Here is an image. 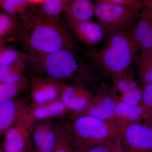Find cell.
Here are the masks:
<instances>
[{"instance_id": "1f68e13d", "label": "cell", "mask_w": 152, "mask_h": 152, "mask_svg": "<svg viewBox=\"0 0 152 152\" xmlns=\"http://www.w3.org/2000/svg\"><path fill=\"white\" fill-rule=\"evenodd\" d=\"M30 152H40L39 151H37V150L35 149L34 150V151H31Z\"/></svg>"}, {"instance_id": "f546056e", "label": "cell", "mask_w": 152, "mask_h": 152, "mask_svg": "<svg viewBox=\"0 0 152 152\" xmlns=\"http://www.w3.org/2000/svg\"><path fill=\"white\" fill-rule=\"evenodd\" d=\"M115 134L110 137L103 143L93 147L86 152H111L113 138Z\"/></svg>"}, {"instance_id": "4dcf8cb0", "label": "cell", "mask_w": 152, "mask_h": 152, "mask_svg": "<svg viewBox=\"0 0 152 152\" xmlns=\"http://www.w3.org/2000/svg\"><path fill=\"white\" fill-rule=\"evenodd\" d=\"M31 149H26L24 150V151H23L21 152H30L31 151Z\"/></svg>"}, {"instance_id": "30bf717a", "label": "cell", "mask_w": 152, "mask_h": 152, "mask_svg": "<svg viewBox=\"0 0 152 152\" xmlns=\"http://www.w3.org/2000/svg\"><path fill=\"white\" fill-rule=\"evenodd\" d=\"M126 152H152V126L145 123L132 125L121 133Z\"/></svg>"}, {"instance_id": "7a4b0ae2", "label": "cell", "mask_w": 152, "mask_h": 152, "mask_svg": "<svg viewBox=\"0 0 152 152\" xmlns=\"http://www.w3.org/2000/svg\"><path fill=\"white\" fill-rule=\"evenodd\" d=\"M77 52L62 49L48 54L28 55L30 74L61 81L85 84L92 87L102 79Z\"/></svg>"}, {"instance_id": "4316f807", "label": "cell", "mask_w": 152, "mask_h": 152, "mask_svg": "<svg viewBox=\"0 0 152 152\" xmlns=\"http://www.w3.org/2000/svg\"><path fill=\"white\" fill-rule=\"evenodd\" d=\"M142 110V118L152 126V83L144 87L143 94L140 105Z\"/></svg>"}, {"instance_id": "4fadbf2b", "label": "cell", "mask_w": 152, "mask_h": 152, "mask_svg": "<svg viewBox=\"0 0 152 152\" xmlns=\"http://www.w3.org/2000/svg\"><path fill=\"white\" fill-rule=\"evenodd\" d=\"M93 96L92 92L86 85L73 83L66 85L61 99L72 115L83 110L90 103Z\"/></svg>"}, {"instance_id": "e0dca14e", "label": "cell", "mask_w": 152, "mask_h": 152, "mask_svg": "<svg viewBox=\"0 0 152 152\" xmlns=\"http://www.w3.org/2000/svg\"><path fill=\"white\" fill-rule=\"evenodd\" d=\"M94 17V3L89 0H67L64 9L62 21L83 22L92 20Z\"/></svg>"}, {"instance_id": "cb8c5ba5", "label": "cell", "mask_w": 152, "mask_h": 152, "mask_svg": "<svg viewBox=\"0 0 152 152\" xmlns=\"http://www.w3.org/2000/svg\"><path fill=\"white\" fill-rule=\"evenodd\" d=\"M53 152H75L69 122L57 123V142Z\"/></svg>"}, {"instance_id": "ac0fdd59", "label": "cell", "mask_w": 152, "mask_h": 152, "mask_svg": "<svg viewBox=\"0 0 152 152\" xmlns=\"http://www.w3.org/2000/svg\"><path fill=\"white\" fill-rule=\"evenodd\" d=\"M142 110L140 105H131L120 101L116 110L114 122L119 132L122 133L132 125L142 124Z\"/></svg>"}, {"instance_id": "44dd1931", "label": "cell", "mask_w": 152, "mask_h": 152, "mask_svg": "<svg viewBox=\"0 0 152 152\" xmlns=\"http://www.w3.org/2000/svg\"><path fill=\"white\" fill-rule=\"evenodd\" d=\"M0 8L3 12L18 16L23 21L28 18L32 12L30 0H1Z\"/></svg>"}, {"instance_id": "5b68a950", "label": "cell", "mask_w": 152, "mask_h": 152, "mask_svg": "<svg viewBox=\"0 0 152 152\" xmlns=\"http://www.w3.org/2000/svg\"><path fill=\"white\" fill-rule=\"evenodd\" d=\"M94 17L104 30L106 39L135 26L140 11L109 2L95 1Z\"/></svg>"}, {"instance_id": "f1b7e54d", "label": "cell", "mask_w": 152, "mask_h": 152, "mask_svg": "<svg viewBox=\"0 0 152 152\" xmlns=\"http://www.w3.org/2000/svg\"><path fill=\"white\" fill-rule=\"evenodd\" d=\"M111 152H126L123 145L121 133L118 132L114 135Z\"/></svg>"}, {"instance_id": "7402d4cb", "label": "cell", "mask_w": 152, "mask_h": 152, "mask_svg": "<svg viewBox=\"0 0 152 152\" xmlns=\"http://www.w3.org/2000/svg\"><path fill=\"white\" fill-rule=\"evenodd\" d=\"M29 67L28 61H23L14 64L0 66V83H14L23 78L27 75Z\"/></svg>"}, {"instance_id": "6da1fadb", "label": "cell", "mask_w": 152, "mask_h": 152, "mask_svg": "<svg viewBox=\"0 0 152 152\" xmlns=\"http://www.w3.org/2000/svg\"><path fill=\"white\" fill-rule=\"evenodd\" d=\"M135 26L106 39L99 48L83 49L81 52L102 80H113L137 62L140 48L135 38Z\"/></svg>"}, {"instance_id": "8fae6325", "label": "cell", "mask_w": 152, "mask_h": 152, "mask_svg": "<svg viewBox=\"0 0 152 152\" xmlns=\"http://www.w3.org/2000/svg\"><path fill=\"white\" fill-rule=\"evenodd\" d=\"M32 12L28 18L23 22L32 21L49 24L64 23L62 15L67 0L32 1Z\"/></svg>"}, {"instance_id": "603a6c76", "label": "cell", "mask_w": 152, "mask_h": 152, "mask_svg": "<svg viewBox=\"0 0 152 152\" xmlns=\"http://www.w3.org/2000/svg\"><path fill=\"white\" fill-rule=\"evenodd\" d=\"M144 87L134 75L133 69L131 70L129 88L126 92L119 95L120 100L134 106L140 105L143 94Z\"/></svg>"}, {"instance_id": "2e32d148", "label": "cell", "mask_w": 152, "mask_h": 152, "mask_svg": "<svg viewBox=\"0 0 152 152\" xmlns=\"http://www.w3.org/2000/svg\"><path fill=\"white\" fill-rule=\"evenodd\" d=\"M29 113L37 121L60 118L68 114L72 115L61 98L42 103L32 102L29 105Z\"/></svg>"}, {"instance_id": "7c38bea8", "label": "cell", "mask_w": 152, "mask_h": 152, "mask_svg": "<svg viewBox=\"0 0 152 152\" xmlns=\"http://www.w3.org/2000/svg\"><path fill=\"white\" fill-rule=\"evenodd\" d=\"M143 2L134 30L135 38L140 48L138 60L152 51V0Z\"/></svg>"}, {"instance_id": "5bb4252c", "label": "cell", "mask_w": 152, "mask_h": 152, "mask_svg": "<svg viewBox=\"0 0 152 152\" xmlns=\"http://www.w3.org/2000/svg\"><path fill=\"white\" fill-rule=\"evenodd\" d=\"M29 110V105L26 100L17 97L0 103V135L3 137Z\"/></svg>"}, {"instance_id": "ffe728a7", "label": "cell", "mask_w": 152, "mask_h": 152, "mask_svg": "<svg viewBox=\"0 0 152 152\" xmlns=\"http://www.w3.org/2000/svg\"><path fill=\"white\" fill-rule=\"evenodd\" d=\"M30 74L20 80L14 83H0V103L18 96L29 90Z\"/></svg>"}, {"instance_id": "9a60e30c", "label": "cell", "mask_w": 152, "mask_h": 152, "mask_svg": "<svg viewBox=\"0 0 152 152\" xmlns=\"http://www.w3.org/2000/svg\"><path fill=\"white\" fill-rule=\"evenodd\" d=\"M57 125L53 120L36 124L32 134L35 150L40 152H53L57 142Z\"/></svg>"}, {"instance_id": "9c48e42d", "label": "cell", "mask_w": 152, "mask_h": 152, "mask_svg": "<svg viewBox=\"0 0 152 152\" xmlns=\"http://www.w3.org/2000/svg\"><path fill=\"white\" fill-rule=\"evenodd\" d=\"M64 24L75 40L83 44L88 50L95 48L105 40L104 31L97 22L88 20L68 22Z\"/></svg>"}, {"instance_id": "ba28073f", "label": "cell", "mask_w": 152, "mask_h": 152, "mask_svg": "<svg viewBox=\"0 0 152 152\" xmlns=\"http://www.w3.org/2000/svg\"><path fill=\"white\" fill-rule=\"evenodd\" d=\"M30 74L29 91L33 102L42 103L61 98L66 83L39 75Z\"/></svg>"}, {"instance_id": "d4e9b609", "label": "cell", "mask_w": 152, "mask_h": 152, "mask_svg": "<svg viewBox=\"0 0 152 152\" xmlns=\"http://www.w3.org/2000/svg\"><path fill=\"white\" fill-rule=\"evenodd\" d=\"M28 60V55L14 45L8 43L0 45V66H10Z\"/></svg>"}, {"instance_id": "3957f363", "label": "cell", "mask_w": 152, "mask_h": 152, "mask_svg": "<svg viewBox=\"0 0 152 152\" xmlns=\"http://www.w3.org/2000/svg\"><path fill=\"white\" fill-rule=\"evenodd\" d=\"M10 42L16 43L27 55L50 53L62 49L81 52L83 49L77 45L64 23L23 22Z\"/></svg>"}, {"instance_id": "83f0119b", "label": "cell", "mask_w": 152, "mask_h": 152, "mask_svg": "<svg viewBox=\"0 0 152 152\" xmlns=\"http://www.w3.org/2000/svg\"><path fill=\"white\" fill-rule=\"evenodd\" d=\"M109 2L130 8L141 11L144 7L143 1L140 0H106Z\"/></svg>"}, {"instance_id": "52a82bcc", "label": "cell", "mask_w": 152, "mask_h": 152, "mask_svg": "<svg viewBox=\"0 0 152 152\" xmlns=\"http://www.w3.org/2000/svg\"><path fill=\"white\" fill-rule=\"evenodd\" d=\"M37 121L28 112L6 132L1 152H21L31 149V137Z\"/></svg>"}, {"instance_id": "277c9868", "label": "cell", "mask_w": 152, "mask_h": 152, "mask_svg": "<svg viewBox=\"0 0 152 152\" xmlns=\"http://www.w3.org/2000/svg\"><path fill=\"white\" fill-rule=\"evenodd\" d=\"M72 120L69 125L75 152H86L118 132L114 123L94 117L84 116Z\"/></svg>"}, {"instance_id": "d6986e66", "label": "cell", "mask_w": 152, "mask_h": 152, "mask_svg": "<svg viewBox=\"0 0 152 152\" xmlns=\"http://www.w3.org/2000/svg\"><path fill=\"white\" fill-rule=\"evenodd\" d=\"M23 24L16 15L1 11L0 13V45L8 43L17 34Z\"/></svg>"}, {"instance_id": "8992f818", "label": "cell", "mask_w": 152, "mask_h": 152, "mask_svg": "<svg viewBox=\"0 0 152 152\" xmlns=\"http://www.w3.org/2000/svg\"><path fill=\"white\" fill-rule=\"evenodd\" d=\"M93 98L86 107L78 113L71 115L72 120L89 116L114 123L117 106L120 101L115 88L101 82L92 87Z\"/></svg>"}, {"instance_id": "484cf974", "label": "cell", "mask_w": 152, "mask_h": 152, "mask_svg": "<svg viewBox=\"0 0 152 152\" xmlns=\"http://www.w3.org/2000/svg\"><path fill=\"white\" fill-rule=\"evenodd\" d=\"M137 75L144 87L152 83V51L138 60Z\"/></svg>"}]
</instances>
